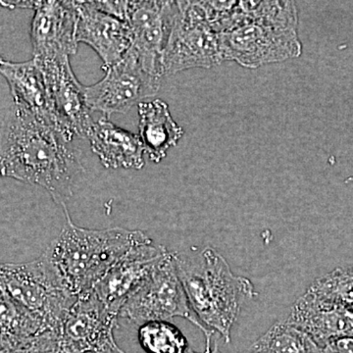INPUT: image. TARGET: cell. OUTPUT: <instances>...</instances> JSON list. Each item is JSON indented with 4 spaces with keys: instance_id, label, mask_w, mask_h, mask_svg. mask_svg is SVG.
<instances>
[{
    "instance_id": "7",
    "label": "cell",
    "mask_w": 353,
    "mask_h": 353,
    "mask_svg": "<svg viewBox=\"0 0 353 353\" xmlns=\"http://www.w3.org/2000/svg\"><path fill=\"white\" fill-rule=\"evenodd\" d=\"M162 77L150 73L134 48L112 66L105 68V76L99 82L83 87L85 101L92 111H99L110 117L114 113H127L143 99L159 92Z\"/></svg>"
},
{
    "instance_id": "2",
    "label": "cell",
    "mask_w": 353,
    "mask_h": 353,
    "mask_svg": "<svg viewBox=\"0 0 353 353\" xmlns=\"http://www.w3.org/2000/svg\"><path fill=\"white\" fill-rule=\"evenodd\" d=\"M292 1H238L220 34L224 61L255 69L301 57Z\"/></svg>"
},
{
    "instance_id": "20",
    "label": "cell",
    "mask_w": 353,
    "mask_h": 353,
    "mask_svg": "<svg viewBox=\"0 0 353 353\" xmlns=\"http://www.w3.org/2000/svg\"><path fill=\"white\" fill-rule=\"evenodd\" d=\"M1 336L29 338L51 331L39 316L21 305L2 292L0 294Z\"/></svg>"
},
{
    "instance_id": "21",
    "label": "cell",
    "mask_w": 353,
    "mask_h": 353,
    "mask_svg": "<svg viewBox=\"0 0 353 353\" xmlns=\"http://www.w3.org/2000/svg\"><path fill=\"white\" fill-rule=\"evenodd\" d=\"M138 339L146 353H185L190 347L182 332L169 321L143 323Z\"/></svg>"
},
{
    "instance_id": "17",
    "label": "cell",
    "mask_w": 353,
    "mask_h": 353,
    "mask_svg": "<svg viewBox=\"0 0 353 353\" xmlns=\"http://www.w3.org/2000/svg\"><path fill=\"white\" fill-rule=\"evenodd\" d=\"M87 138L106 168L141 170L145 166V148L141 137L121 129L105 117L92 124Z\"/></svg>"
},
{
    "instance_id": "27",
    "label": "cell",
    "mask_w": 353,
    "mask_h": 353,
    "mask_svg": "<svg viewBox=\"0 0 353 353\" xmlns=\"http://www.w3.org/2000/svg\"><path fill=\"white\" fill-rule=\"evenodd\" d=\"M353 182V176H350V178H347V180H345V183H352Z\"/></svg>"
},
{
    "instance_id": "15",
    "label": "cell",
    "mask_w": 353,
    "mask_h": 353,
    "mask_svg": "<svg viewBox=\"0 0 353 353\" xmlns=\"http://www.w3.org/2000/svg\"><path fill=\"white\" fill-rule=\"evenodd\" d=\"M285 321L319 347L334 339L353 336V308L323 303L307 292L294 303Z\"/></svg>"
},
{
    "instance_id": "11",
    "label": "cell",
    "mask_w": 353,
    "mask_h": 353,
    "mask_svg": "<svg viewBox=\"0 0 353 353\" xmlns=\"http://www.w3.org/2000/svg\"><path fill=\"white\" fill-rule=\"evenodd\" d=\"M176 1H128L126 22L132 48L150 73L163 77V57L170 39Z\"/></svg>"
},
{
    "instance_id": "6",
    "label": "cell",
    "mask_w": 353,
    "mask_h": 353,
    "mask_svg": "<svg viewBox=\"0 0 353 353\" xmlns=\"http://www.w3.org/2000/svg\"><path fill=\"white\" fill-rule=\"evenodd\" d=\"M120 317L141 325L182 317L201 330L205 336V345L208 343V332L190 305L171 252L157 264L143 285L128 299L121 309Z\"/></svg>"
},
{
    "instance_id": "25",
    "label": "cell",
    "mask_w": 353,
    "mask_h": 353,
    "mask_svg": "<svg viewBox=\"0 0 353 353\" xmlns=\"http://www.w3.org/2000/svg\"><path fill=\"white\" fill-rule=\"evenodd\" d=\"M2 6L7 8H23L37 10L41 1H1Z\"/></svg>"
},
{
    "instance_id": "18",
    "label": "cell",
    "mask_w": 353,
    "mask_h": 353,
    "mask_svg": "<svg viewBox=\"0 0 353 353\" xmlns=\"http://www.w3.org/2000/svg\"><path fill=\"white\" fill-rule=\"evenodd\" d=\"M139 137L152 161L159 163L183 136V130L172 118L166 102L155 99L139 104Z\"/></svg>"
},
{
    "instance_id": "1",
    "label": "cell",
    "mask_w": 353,
    "mask_h": 353,
    "mask_svg": "<svg viewBox=\"0 0 353 353\" xmlns=\"http://www.w3.org/2000/svg\"><path fill=\"white\" fill-rule=\"evenodd\" d=\"M54 128L13 105L7 120L1 154V175L46 190L53 201L68 211L80 159Z\"/></svg>"
},
{
    "instance_id": "22",
    "label": "cell",
    "mask_w": 353,
    "mask_h": 353,
    "mask_svg": "<svg viewBox=\"0 0 353 353\" xmlns=\"http://www.w3.org/2000/svg\"><path fill=\"white\" fill-rule=\"evenodd\" d=\"M306 292L323 303L353 308V265L316 279Z\"/></svg>"
},
{
    "instance_id": "14",
    "label": "cell",
    "mask_w": 353,
    "mask_h": 353,
    "mask_svg": "<svg viewBox=\"0 0 353 353\" xmlns=\"http://www.w3.org/2000/svg\"><path fill=\"white\" fill-rule=\"evenodd\" d=\"M77 11L74 1H41L31 26L34 58L75 55Z\"/></svg>"
},
{
    "instance_id": "19",
    "label": "cell",
    "mask_w": 353,
    "mask_h": 353,
    "mask_svg": "<svg viewBox=\"0 0 353 353\" xmlns=\"http://www.w3.org/2000/svg\"><path fill=\"white\" fill-rule=\"evenodd\" d=\"M310 336L285 321L275 323L253 343L250 353H319Z\"/></svg>"
},
{
    "instance_id": "5",
    "label": "cell",
    "mask_w": 353,
    "mask_h": 353,
    "mask_svg": "<svg viewBox=\"0 0 353 353\" xmlns=\"http://www.w3.org/2000/svg\"><path fill=\"white\" fill-rule=\"evenodd\" d=\"M0 288L55 331L78 299L44 252L32 261L2 264Z\"/></svg>"
},
{
    "instance_id": "8",
    "label": "cell",
    "mask_w": 353,
    "mask_h": 353,
    "mask_svg": "<svg viewBox=\"0 0 353 353\" xmlns=\"http://www.w3.org/2000/svg\"><path fill=\"white\" fill-rule=\"evenodd\" d=\"M118 317L92 290L82 294L58 327V353H125L114 336Z\"/></svg>"
},
{
    "instance_id": "23",
    "label": "cell",
    "mask_w": 353,
    "mask_h": 353,
    "mask_svg": "<svg viewBox=\"0 0 353 353\" xmlns=\"http://www.w3.org/2000/svg\"><path fill=\"white\" fill-rule=\"evenodd\" d=\"M0 353H58V334L55 330L29 338L1 336Z\"/></svg>"
},
{
    "instance_id": "16",
    "label": "cell",
    "mask_w": 353,
    "mask_h": 353,
    "mask_svg": "<svg viewBox=\"0 0 353 353\" xmlns=\"http://www.w3.org/2000/svg\"><path fill=\"white\" fill-rule=\"evenodd\" d=\"M0 72L10 88L14 105L58 131L57 117L38 62L34 58L25 62L7 61L1 58Z\"/></svg>"
},
{
    "instance_id": "4",
    "label": "cell",
    "mask_w": 353,
    "mask_h": 353,
    "mask_svg": "<svg viewBox=\"0 0 353 353\" xmlns=\"http://www.w3.org/2000/svg\"><path fill=\"white\" fill-rule=\"evenodd\" d=\"M59 236L44 250L70 292L79 297L92 290L111 268L136 246L152 243L138 230H92L74 224L68 211Z\"/></svg>"
},
{
    "instance_id": "26",
    "label": "cell",
    "mask_w": 353,
    "mask_h": 353,
    "mask_svg": "<svg viewBox=\"0 0 353 353\" xmlns=\"http://www.w3.org/2000/svg\"><path fill=\"white\" fill-rule=\"evenodd\" d=\"M185 353H199L194 352V350H192V348L189 347V350H187V352ZM203 353H221L219 350V347H218V343H214V347L212 348V350H210V352H204Z\"/></svg>"
},
{
    "instance_id": "9",
    "label": "cell",
    "mask_w": 353,
    "mask_h": 353,
    "mask_svg": "<svg viewBox=\"0 0 353 353\" xmlns=\"http://www.w3.org/2000/svg\"><path fill=\"white\" fill-rule=\"evenodd\" d=\"M57 117L58 131L68 143L88 137L92 116L85 101L83 85L79 83L70 65L69 57L38 60Z\"/></svg>"
},
{
    "instance_id": "12",
    "label": "cell",
    "mask_w": 353,
    "mask_h": 353,
    "mask_svg": "<svg viewBox=\"0 0 353 353\" xmlns=\"http://www.w3.org/2000/svg\"><path fill=\"white\" fill-rule=\"evenodd\" d=\"M169 252L163 245L145 243L132 248L92 289L95 296L120 317L124 304L152 275Z\"/></svg>"
},
{
    "instance_id": "24",
    "label": "cell",
    "mask_w": 353,
    "mask_h": 353,
    "mask_svg": "<svg viewBox=\"0 0 353 353\" xmlns=\"http://www.w3.org/2000/svg\"><path fill=\"white\" fill-rule=\"evenodd\" d=\"M319 353H353V336L329 341L320 347Z\"/></svg>"
},
{
    "instance_id": "13",
    "label": "cell",
    "mask_w": 353,
    "mask_h": 353,
    "mask_svg": "<svg viewBox=\"0 0 353 353\" xmlns=\"http://www.w3.org/2000/svg\"><path fill=\"white\" fill-rule=\"evenodd\" d=\"M77 11L76 41L87 43L103 61L112 66L132 44L131 28L125 21L97 8L92 1H74Z\"/></svg>"
},
{
    "instance_id": "3",
    "label": "cell",
    "mask_w": 353,
    "mask_h": 353,
    "mask_svg": "<svg viewBox=\"0 0 353 353\" xmlns=\"http://www.w3.org/2000/svg\"><path fill=\"white\" fill-rule=\"evenodd\" d=\"M179 277L202 326L208 334L205 352H210L211 339L218 333L226 343L246 301L256 296L248 278L234 275L227 260L212 248L189 254L173 252Z\"/></svg>"
},
{
    "instance_id": "10",
    "label": "cell",
    "mask_w": 353,
    "mask_h": 353,
    "mask_svg": "<svg viewBox=\"0 0 353 353\" xmlns=\"http://www.w3.org/2000/svg\"><path fill=\"white\" fill-rule=\"evenodd\" d=\"M222 62L220 32L216 26L192 20L176 1L175 19L164 52V76L192 68H212Z\"/></svg>"
}]
</instances>
